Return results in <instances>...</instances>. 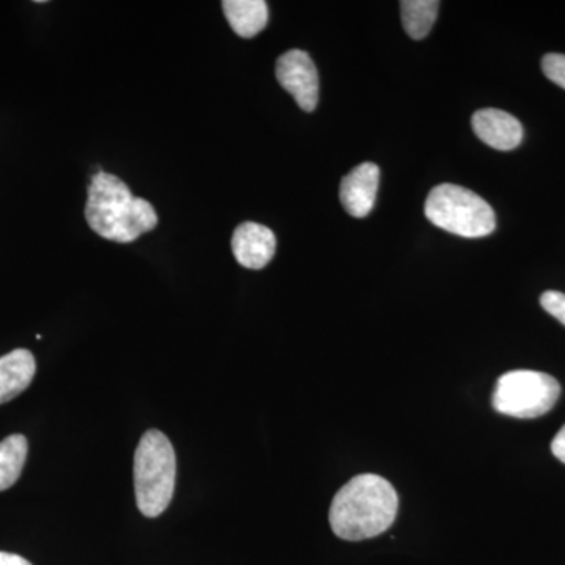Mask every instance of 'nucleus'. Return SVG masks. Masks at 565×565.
Here are the masks:
<instances>
[{"mask_svg":"<svg viewBox=\"0 0 565 565\" xmlns=\"http://www.w3.org/2000/svg\"><path fill=\"white\" fill-rule=\"evenodd\" d=\"M542 308L565 326V294L546 291L541 296Z\"/></svg>","mask_w":565,"mask_h":565,"instance_id":"2eb2a0df","label":"nucleus"},{"mask_svg":"<svg viewBox=\"0 0 565 565\" xmlns=\"http://www.w3.org/2000/svg\"><path fill=\"white\" fill-rule=\"evenodd\" d=\"M440 2L437 0H404L401 2V17L408 36L423 40L433 31Z\"/></svg>","mask_w":565,"mask_h":565,"instance_id":"ddd939ff","label":"nucleus"},{"mask_svg":"<svg viewBox=\"0 0 565 565\" xmlns=\"http://www.w3.org/2000/svg\"><path fill=\"white\" fill-rule=\"evenodd\" d=\"M28 438L24 435H10L0 441V492L17 484L28 459Z\"/></svg>","mask_w":565,"mask_h":565,"instance_id":"f8f14e48","label":"nucleus"},{"mask_svg":"<svg viewBox=\"0 0 565 565\" xmlns=\"http://www.w3.org/2000/svg\"><path fill=\"white\" fill-rule=\"evenodd\" d=\"M232 248L241 266L259 270L273 262L277 252V237L273 230L262 223L245 222L234 230Z\"/></svg>","mask_w":565,"mask_h":565,"instance_id":"0eeeda50","label":"nucleus"},{"mask_svg":"<svg viewBox=\"0 0 565 565\" xmlns=\"http://www.w3.org/2000/svg\"><path fill=\"white\" fill-rule=\"evenodd\" d=\"M427 221L457 236L484 237L497 228L492 206L478 193L456 184H440L427 195L424 204Z\"/></svg>","mask_w":565,"mask_h":565,"instance_id":"20e7f679","label":"nucleus"},{"mask_svg":"<svg viewBox=\"0 0 565 565\" xmlns=\"http://www.w3.org/2000/svg\"><path fill=\"white\" fill-rule=\"evenodd\" d=\"M0 565H32L28 559L14 553L0 552Z\"/></svg>","mask_w":565,"mask_h":565,"instance_id":"f3484780","label":"nucleus"},{"mask_svg":"<svg viewBox=\"0 0 565 565\" xmlns=\"http://www.w3.org/2000/svg\"><path fill=\"white\" fill-rule=\"evenodd\" d=\"M222 7L234 33L243 39L258 35L269 20V9L264 0H225Z\"/></svg>","mask_w":565,"mask_h":565,"instance_id":"9b49d317","label":"nucleus"},{"mask_svg":"<svg viewBox=\"0 0 565 565\" xmlns=\"http://www.w3.org/2000/svg\"><path fill=\"white\" fill-rule=\"evenodd\" d=\"M275 74L281 87L291 93L300 109H316L319 102V76L307 52L292 50L282 54L275 66Z\"/></svg>","mask_w":565,"mask_h":565,"instance_id":"423d86ee","label":"nucleus"},{"mask_svg":"<svg viewBox=\"0 0 565 565\" xmlns=\"http://www.w3.org/2000/svg\"><path fill=\"white\" fill-rule=\"evenodd\" d=\"M35 373V356L28 349H17L0 356V405L10 403L25 392Z\"/></svg>","mask_w":565,"mask_h":565,"instance_id":"9d476101","label":"nucleus"},{"mask_svg":"<svg viewBox=\"0 0 565 565\" xmlns=\"http://www.w3.org/2000/svg\"><path fill=\"white\" fill-rule=\"evenodd\" d=\"M471 126L478 139L494 150H514L523 140L522 122L504 110H478L471 118Z\"/></svg>","mask_w":565,"mask_h":565,"instance_id":"1a4fd4ad","label":"nucleus"},{"mask_svg":"<svg viewBox=\"0 0 565 565\" xmlns=\"http://www.w3.org/2000/svg\"><path fill=\"white\" fill-rule=\"evenodd\" d=\"M85 218L93 232L114 243L129 244L158 225V214L147 200L134 196L115 174H93Z\"/></svg>","mask_w":565,"mask_h":565,"instance_id":"f03ea898","label":"nucleus"},{"mask_svg":"<svg viewBox=\"0 0 565 565\" xmlns=\"http://www.w3.org/2000/svg\"><path fill=\"white\" fill-rule=\"evenodd\" d=\"M559 382L552 375L516 370L498 379L492 403L498 414L534 419L548 414L559 399Z\"/></svg>","mask_w":565,"mask_h":565,"instance_id":"39448f33","label":"nucleus"},{"mask_svg":"<svg viewBox=\"0 0 565 565\" xmlns=\"http://www.w3.org/2000/svg\"><path fill=\"white\" fill-rule=\"evenodd\" d=\"M542 70L553 84L559 85L565 90V55L546 54L542 58Z\"/></svg>","mask_w":565,"mask_h":565,"instance_id":"4468645a","label":"nucleus"},{"mask_svg":"<svg viewBox=\"0 0 565 565\" xmlns=\"http://www.w3.org/2000/svg\"><path fill=\"white\" fill-rule=\"evenodd\" d=\"M177 481V456L167 435L148 430L140 438L134 456V489L139 511L159 516L172 503Z\"/></svg>","mask_w":565,"mask_h":565,"instance_id":"7ed1b4c3","label":"nucleus"},{"mask_svg":"<svg viewBox=\"0 0 565 565\" xmlns=\"http://www.w3.org/2000/svg\"><path fill=\"white\" fill-rule=\"evenodd\" d=\"M552 452L555 455L557 460L565 463V424L563 429L556 434V437L552 441Z\"/></svg>","mask_w":565,"mask_h":565,"instance_id":"dca6fc26","label":"nucleus"},{"mask_svg":"<svg viewBox=\"0 0 565 565\" xmlns=\"http://www.w3.org/2000/svg\"><path fill=\"white\" fill-rule=\"evenodd\" d=\"M381 170L373 162L360 163L341 181L340 200L344 210L355 218H364L373 211L377 199Z\"/></svg>","mask_w":565,"mask_h":565,"instance_id":"6e6552de","label":"nucleus"},{"mask_svg":"<svg viewBox=\"0 0 565 565\" xmlns=\"http://www.w3.org/2000/svg\"><path fill=\"white\" fill-rule=\"evenodd\" d=\"M399 509L394 487L377 475H360L334 494L330 526L344 541L359 542L384 534Z\"/></svg>","mask_w":565,"mask_h":565,"instance_id":"f257e3e1","label":"nucleus"}]
</instances>
